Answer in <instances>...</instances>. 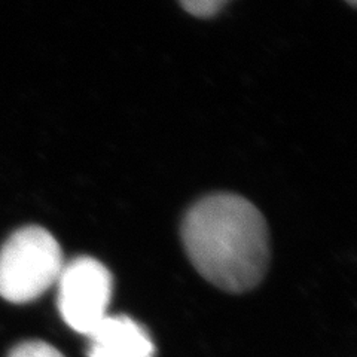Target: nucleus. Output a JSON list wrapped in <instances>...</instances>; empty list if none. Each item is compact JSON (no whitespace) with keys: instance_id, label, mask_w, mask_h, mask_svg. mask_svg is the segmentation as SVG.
Here are the masks:
<instances>
[{"instance_id":"obj_1","label":"nucleus","mask_w":357,"mask_h":357,"mask_svg":"<svg viewBox=\"0 0 357 357\" xmlns=\"http://www.w3.org/2000/svg\"><path fill=\"white\" fill-rule=\"evenodd\" d=\"M181 232L189 261L211 284L241 294L261 283L270 264V236L249 199L234 194L199 199Z\"/></svg>"},{"instance_id":"obj_2","label":"nucleus","mask_w":357,"mask_h":357,"mask_svg":"<svg viewBox=\"0 0 357 357\" xmlns=\"http://www.w3.org/2000/svg\"><path fill=\"white\" fill-rule=\"evenodd\" d=\"M64 264L50 231L36 225L17 229L0 249V296L13 304L31 303L57 283Z\"/></svg>"},{"instance_id":"obj_3","label":"nucleus","mask_w":357,"mask_h":357,"mask_svg":"<svg viewBox=\"0 0 357 357\" xmlns=\"http://www.w3.org/2000/svg\"><path fill=\"white\" fill-rule=\"evenodd\" d=\"M59 310L73 331L88 335L109 316L114 277L89 256L66 262L57 280Z\"/></svg>"},{"instance_id":"obj_4","label":"nucleus","mask_w":357,"mask_h":357,"mask_svg":"<svg viewBox=\"0 0 357 357\" xmlns=\"http://www.w3.org/2000/svg\"><path fill=\"white\" fill-rule=\"evenodd\" d=\"M88 357H153L149 332L128 316H107L88 335Z\"/></svg>"},{"instance_id":"obj_5","label":"nucleus","mask_w":357,"mask_h":357,"mask_svg":"<svg viewBox=\"0 0 357 357\" xmlns=\"http://www.w3.org/2000/svg\"><path fill=\"white\" fill-rule=\"evenodd\" d=\"M8 357H64L51 344L43 341H24L9 351Z\"/></svg>"},{"instance_id":"obj_6","label":"nucleus","mask_w":357,"mask_h":357,"mask_svg":"<svg viewBox=\"0 0 357 357\" xmlns=\"http://www.w3.org/2000/svg\"><path fill=\"white\" fill-rule=\"evenodd\" d=\"M188 14L198 18H210L216 15L229 0H178Z\"/></svg>"},{"instance_id":"obj_7","label":"nucleus","mask_w":357,"mask_h":357,"mask_svg":"<svg viewBox=\"0 0 357 357\" xmlns=\"http://www.w3.org/2000/svg\"><path fill=\"white\" fill-rule=\"evenodd\" d=\"M345 2H347V3H350L351 6H356V0H345Z\"/></svg>"}]
</instances>
